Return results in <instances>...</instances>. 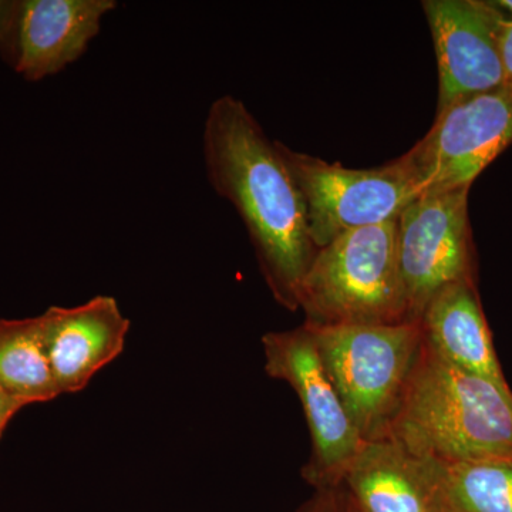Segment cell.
I'll return each instance as SVG.
<instances>
[{
    "instance_id": "4",
    "label": "cell",
    "mask_w": 512,
    "mask_h": 512,
    "mask_svg": "<svg viewBox=\"0 0 512 512\" xmlns=\"http://www.w3.org/2000/svg\"><path fill=\"white\" fill-rule=\"evenodd\" d=\"M308 328L362 439L386 437L419 355V322Z\"/></svg>"
},
{
    "instance_id": "13",
    "label": "cell",
    "mask_w": 512,
    "mask_h": 512,
    "mask_svg": "<svg viewBox=\"0 0 512 512\" xmlns=\"http://www.w3.org/2000/svg\"><path fill=\"white\" fill-rule=\"evenodd\" d=\"M423 342L450 365L510 387L485 319L477 278L454 282L437 292L419 319Z\"/></svg>"
},
{
    "instance_id": "1",
    "label": "cell",
    "mask_w": 512,
    "mask_h": 512,
    "mask_svg": "<svg viewBox=\"0 0 512 512\" xmlns=\"http://www.w3.org/2000/svg\"><path fill=\"white\" fill-rule=\"evenodd\" d=\"M202 157L212 190L235 208L276 303L299 311L303 279L318 248L278 143L266 136L238 97L212 101L202 130Z\"/></svg>"
},
{
    "instance_id": "7",
    "label": "cell",
    "mask_w": 512,
    "mask_h": 512,
    "mask_svg": "<svg viewBox=\"0 0 512 512\" xmlns=\"http://www.w3.org/2000/svg\"><path fill=\"white\" fill-rule=\"evenodd\" d=\"M512 144V87L476 94L439 111L419 143L400 157L421 195L470 190Z\"/></svg>"
},
{
    "instance_id": "14",
    "label": "cell",
    "mask_w": 512,
    "mask_h": 512,
    "mask_svg": "<svg viewBox=\"0 0 512 512\" xmlns=\"http://www.w3.org/2000/svg\"><path fill=\"white\" fill-rule=\"evenodd\" d=\"M0 384L25 406L60 396L47 362L40 316L0 319Z\"/></svg>"
},
{
    "instance_id": "5",
    "label": "cell",
    "mask_w": 512,
    "mask_h": 512,
    "mask_svg": "<svg viewBox=\"0 0 512 512\" xmlns=\"http://www.w3.org/2000/svg\"><path fill=\"white\" fill-rule=\"evenodd\" d=\"M276 143L301 194L309 235L318 249L346 232L396 221L419 198L400 158L382 167L346 168Z\"/></svg>"
},
{
    "instance_id": "8",
    "label": "cell",
    "mask_w": 512,
    "mask_h": 512,
    "mask_svg": "<svg viewBox=\"0 0 512 512\" xmlns=\"http://www.w3.org/2000/svg\"><path fill=\"white\" fill-rule=\"evenodd\" d=\"M470 190L421 195L396 220V248L410 322L441 289L477 278Z\"/></svg>"
},
{
    "instance_id": "18",
    "label": "cell",
    "mask_w": 512,
    "mask_h": 512,
    "mask_svg": "<svg viewBox=\"0 0 512 512\" xmlns=\"http://www.w3.org/2000/svg\"><path fill=\"white\" fill-rule=\"evenodd\" d=\"M26 407L25 404L19 402L16 397L5 389L0 384V439H2L3 433H5L6 427L9 426L10 421L13 417L20 412V410Z\"/></svg>"
},
{
    "instance_id": "2",
    "label": "cell",
    "mask_w": 512,
    "mask_h": 512,
    "mask_svg": "<svg viewBox=\"0 0 512 512\" xmlns=\"http://www.w3.org/2000/svg\"><path fill=\"white\" fill-rule=\"evenodd\" d=\"M444 464L512 460V390L464 372L423 342L389 433Z\"/></svg>"
},
{
    "instance_id": "11",
    "label": "cell",
    "mask_w": 512,
    "mask_h": 512,
    "mask_svg": "<svg viewBox=\"0 0 512 512\" xmlns=\"http://www.w3.org/2000/svg\"><path fill=\"white\" fill-rule=\"evenodd\" d=\"M342 485L355 512H447L444 464L392 436L365 441Z\"/></svg>"
},
{
    "instance_id": "15",
    "label": "cell",
    "mask_w": 512,
    "mask_h": 512,
    "mask_svg": "<svg viewBox=\"0 0 512 512\" xmlns=\"http://www.w3.org/2000/svg\"><path fill=\"white\" fill-rule=\"evenodd\" d=\"M444 480L447 512H512V460L444 464Z\"/></svg>"
},
{
    "instance_id": "6",
    "label": "cell",
    "mask_w": 512,
    "mask_h": 512,
    "mask_svg": "<svg viewBox=\"0 0 512 512\" xmlns=\"http://www.w3.org/2000/svg\"><path fill=\"white\" fill-rule=\"evenodd\" d=\"M261 342L266 373L292 387L305 413L312 451L302 477L315 490L340 487L365 440L323 365L312 330L303 323L266 333Z\"/></svg>"
},
{
    "instance_id": "12",
    "label": "cell",
    "mask_w": 512,
    "mask_h": 512,
    "mask_svg": "<svg viewBox=\"0 0 512 512\" xmlns=\"http://www.w3.org/2000/svg\"><path fill=\"white\" fill-rule=\"evenodd\" d=\"M40 316L50 372L59 394L82 392L103 367L121 355L130 320L113 296L63 308L50 306Z\"/></svg>"
},
{
    "instance_id": "16",
    "label": "cell",
    "mask_w": 512,
    "mask_h": 512,
    "mask_svg": "<svg viewBox=\"0 0 512 512\" xmlns=\"http://www.w3.org/2000/svg\"><path fill=\"white\" fill-rule=\"evenodd\" d=\"M296 512H353L352 503L343 485L320 488Z\"/></svg>"
},
{
    "instance_id": "21",
    "label": "cell",
    "mask_w": 512,
    "mask_h": 512,
    "mask_svg": "<svg viewBox=\"0 0 512 512\" xmlns=\"http://www.w3.org/2000/svg\"><path fill=\"white\" fill-rule=\"evenodd\" d=\"M353 512H355V510H353Z\"/></svg>"
},
{
    "instance_id": "19",
    "label": "cell",
    "mask_w": 512,
    "mask_h": 512,
    "mask_svg": "<svg viewBox=\"0 0 512 512\" xmlns=\"http://www.w3.org/2000/svg\"><path fill=\"white\" fill-rule=\"evenodd\" d=\"M501 52H503L505 84L512 87V19L508 16H505L503 23Z\"/></svg>"
},
{
    "instance_id": "20",
    "label": "cell",
    "mask_w": 512,
    "mask_h": 512,
    "mask_svg": "<svg viewBox=\"0 0 512 512\" xmlns=\"http://www.w3.org/2000/svg\"><path fill=\"white\" fill-rule=\"evenodd\" d=\"M493 3L505 16L512 19V0H494Z\"/></svg>"
},
{
    "instance_id": "10",
    "label": "cell",
    "mask_w": 512,
    "mask_h": 512,
    "mask_svg": "<svg viewBox=\"0 0 512 512\" xmlns=\"http://www.w3.org/2000/svg\"><path fill=\"white\" fill-rule=\"evenodd\" d=\"M116 0H16L2 59L28 82L56 76L87 52Z\"/></svg>"
},
{
    "instance_id": "9",
    "label": "cell",
    "mask_w": 512,
    "mask_h": 512,
    "mask_svg": "<svg viewBox=\"0 0 512 512\" xmlns=\"http://www.w3.org/2000/svg\"><path fill=\"white\" fill-rule=\"evenodd\" d=\"M437 67V113L505 86L501 35L505 15L488 0H424Z\"/></svg>"
},
{
    "instance_id": "17",
    "label": "cell",
    "mask_w": 512,
    "mask_h": 512,
    "mask_svg": "<svg viewBox=\"0 0 512 512\" xmlns=\"http://www.w3.org/2000/svg\"><path fill=\"white\" fill-rule=\"evenodd\" d=\"M16 0H0V57L8 49L15 20Z\"/></svg>"
},
{
    "instance_id": "3",
    "label": "cell",
    "mask_w": 512,
    "mask_h": 512,
    "mask_svg": "<svg viewBox=\"0 0 512 512\" xmlns=\"http://www.w3.org/2000/svg\"><path fill=\"white\" fill-rule=\"evenodd\" d=\"M299 309L312 328L410 322L396 248V221L346 232L318 249Z\"/></svg>"
}]
</instances>
